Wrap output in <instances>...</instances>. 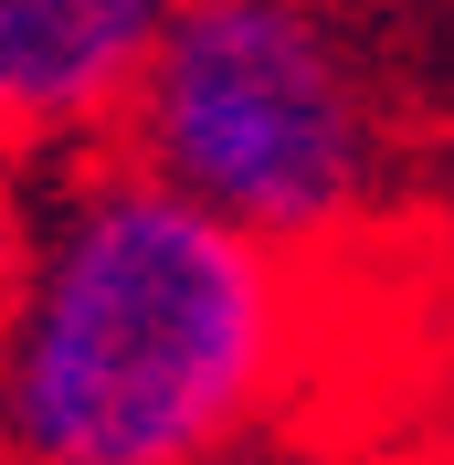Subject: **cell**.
Listing matches in <instances>:
<instances>
[{"mask_svg":"<svg viewBox=\"0 0 454 465\" xmlns=\"http://www.w3.org/2000/svg\"><path fill=\"white\" fill-rule=\"evenodd\" d=\"M296 296L285 254L159 191L95 170L32 243L22 328L0 349L11 465H201L264 412Z\"/></svg>","mask_w":454,"mask_h":465,"instance_id":"cell-1","label":"cell"},{"mask_svg":"<svg viewBox=\"0 0 454 465\" xmlns=\"http://www.w3.org/2000/svg\"><path fill=\"white\" fill-rule=\"evenodd\" d=\"M138 170L275 254L328 243L380 180V106L317 0H180L138 95Z\"/></svg>","mask_w":454,"mask_h":465,"instance_id":"cell-2","label":"cell"},{"mask_svg":"<svg viewBox=\"0 0 454 465\" xmlns=\"http://www.w3.org/2000/svg\"><path fill=\"white\" fill-rule=\"evenodd\" d=\"M180 0H0V138H85L127 116Z\"/></svg>","mask_w":454,"mask_h":465,"instance_id":"cell-3","label":"cell"},{"mask_svg":"<svg viewBox=\"0 0 454 465\" xmlns=\"http://www.w3.org/2000/svg\"><path fill=\"white\" fill-rule=\"evenodd\" d=\"M32 243H43V223H32V202L0 180V349H11V328H22V286H32Z\"/></svg>","mask_w":454,"mask_h":465,"instance_id":"cell-4","label":"cell"}]
</instances>
